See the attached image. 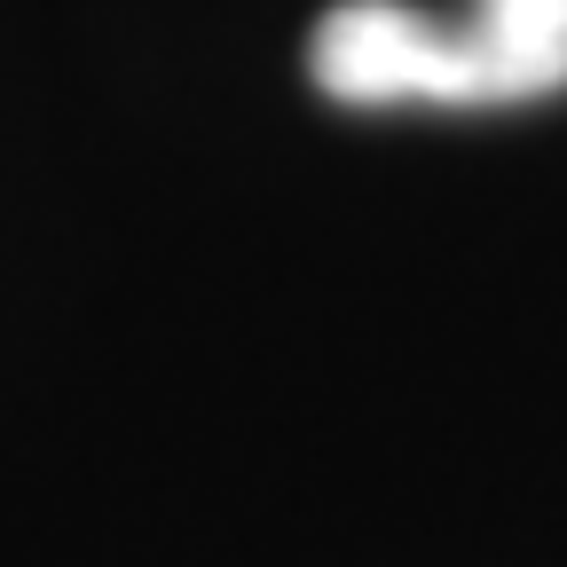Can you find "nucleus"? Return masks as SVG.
Instances as JSON below:
<instances>
[{"instance_id":"1","label":"nucleus","mask_w":567,"mask_h":567,"mask_svg":"<svg viewBox=\"0 0 567 567\" xmlns=\"http://www.w3.org/2000/svg\"><path fill=\"white\" fill-rule=\"evenodd\" d=\"M308 80L347 111H520L567 95V0H473L457 24L410 0H339L308 40Z\"/></svg>"}]
</instances>
